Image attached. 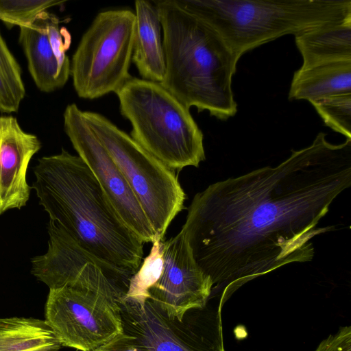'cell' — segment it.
<instances>
[{"instance_id":"18","label":"cell","mask_w":351,"mask_h":351,"mask_svg":"<svg viewBox=\"0 0 351 351\" xmlns=\"http://www.w3.org/2000/svg\"><path fill=\"white\" fill-rule=\"evenodd\" d=\"M62 347L45 319L0 317V351H58Z\"/></svg>"},{"instance_id":"5","label":"cell","mask_w":351,"mask_h":351,"mask_svg":"<svg viewBox=\"0 0 351 351\" xmlns=\"http://www.w3.org/2000/svg\"><path fill=\"white\" fill-rule=\"evenodd\" d=\"M130 136L173 171L205 160L204 135L185 107L160 83L132 77L116 93Z\"/></svg>"},{"instance_id":"8","label":"cell","mask_w":351,"mask_h":351,"mask_svg":"<svg viewBox=\"0 0 351 351\" xmlns=\"http://www.w3.org/2000/svg\"><path fill=\"white\" fill-rule=\"evenodd\" d=\"M123 331L136 336L149 351H225L221 305L190 310L182 321L170 319L147 299L119 302Z\"/></svg>"},{"instance_id":"16","label":"cell","mask_w":351,"mask_h":351,"mask_svg":"<svg viewBox=\"0 0 351 351\" xmlns=\"http://www.w3.org/2000/svg\"><path fill=\"white\" fill-rule=\"evenodd\" d=\"M295 45L305 69L319 64L351 61V19L295 35Z\"/></svg>"},{"instance_id":"14","label":"cell","mask_w":351,"mask_h":351,"mask_svg":"<svg viewBox=\"0 0 351 351\" xmlns=\"http://www.w3.org/2000/svg\"><path fill=\"white\" fill-rule=\"evenodd\" d=\"M40 148L38 138L25 132L15 117L0 116V215L26 205L32 189L28 165Z\"/></svg>"},{"instance_id":"15","label":"cell","mask_w":351,"mask_h":351,"mask_svg":"<svg viewBox=\"0 0 351 351\" xmlns=\"http://www.w3.org/2000/svg\"><path fill=\"white\" fill-rule=\"evenodd\" d=\"M135 36L132 60L142 79L160 83L165 73L162 25L152 1H135Z\"/></svg>"},{"instance_id":"2","label":"cell","mask_w":351,"mask_h":351,"mask_svg":"<svg viewBox=\"0 0 351 351\" xmlns=\"http://www.w3.org/2000/svg\"><path fill=\"white\" fill-rule=\"evenodd\" d=\"M32 187L50 220L83 248L118 267L136 272L143 242L117 214L85 162L64 149L38 159Z\"/></svg>"},{"instance_id":"7","label":"cell","mask_w":351,"mask_h":351,"mask_svg":"<svg viewBox=\"0 0 351 351\" xmlns=\"http://www.w3.org/2000/svg\"><path fill=\"white\" fill-rule=\"evenodd\" d=\"M135 36V14L110 10L97 14L83 34L70 64L78 97L94 99L118 91L132 76L129 69Z\"/></svg>"},{"instance_id":"21","label":"cell","mask_w":351,"mask_h":351,"mask_svg":"<svg viewBox=\"0 0 351 351\" xmlns=\"http://www.w3.org/2000/svg\"><path fill=\"white\" fill-rule=\"evenodd\" d=\"M309 102L328 127L351 139V93Z\"/></svg>"},{"instance_id":"3","label":"cell","mask_w":351,"mask_h":351,"mask_svg":"<svg viewBox=\"0 0 351 351\" xmlns=\"http://www.w3.org/2000/svg\"><path fill=\"white\" fill-rule=\"evenodd\" d=\"M165 57L160 83L185 107L227 120L237 112L232 87L239 58L207 23L176 0H154Z\"/></svg>"},{"instance_id":"17","label":"cell","mask_w":351,"mask_h":351,"mask_svg":"<svg viewBox=\"0 0 351 351\" xmlns=\"http://www.w3.org/2000/svg\"><path fill=\"white\" fill-rule=\"evenodd\" d=\"M348 93H351V61L339 62L295 71L289 99L311 101Z\"/></svg>"},{"instance_id":"19","label":"cell","mask_w":351,"mask_h":351,"mask_svg":"<svg viewBox=\"0 0 351 351\" xmlns=\"http://www.w3.org/2000/svg\"><path fill=\"white\" fill-rule=\"evenodd\" d=\"M25 95L21 66L0 32V112H17Z\"/></svg>"},{"instance_id":"1","label":"cell","mask_w":351,"mask_h":351,"mask_svg":"<svg viewBox=\"0 0 351 351\" xmlns=\"http://www.w3.org/2000/svg\"><path fill=\"white\" fill-rule=\"evenodd\" d=\"M351 186V139L340 144L319 133L275 167L209 185L190 204L184 234L208 276L210 298L221 306L249 281L284 265L311 261V240L333 230L318 226Z\"/></svg>"},{"instance_id":"20","label":"cell","mask_w":351,"mask_h":351,"mask_svg":"<svg viewBox=\"0 0 351 351\" xmlns=\"http://www.w3.org/2000/svg\"><path fill=\"white\" fill-rule=\"evenodd\" d=\"M162 241L156 240L152 243L149 254L132 276L128 291L123 298L141 304L148 299L149 289L158 280L163 270Z\"/></svg>"},{"instance_id":"12","label":"cell","mask_w":351,"mask_h":351,"mask_svg":"<svg viewBox=\"0 0 351 351\" xmlns=\"http://www.w3.org/2000/svg\"><path fill=\"white\" fill-rule=\"evenodd\" d=\"M163 270L149 289L148 299L170 319H183L192 309L206 306L213 284L195 263L188 242L180 231L162 241Z\"/></svg>"},{"instance_id":"4","label":"cell","mask_w":351,"mask_h":351,"mask_svg":"<svg viewBox=\"0 0 351 351\" xmlns=\"http://www.w3.org/2000/svg\"><path fill=\"white\" fill-rule=\"evenodd\" d=\"M213 27L240 58L287 34L351 19V0H176Z\"/></svg>"},{"instance_id":"22","label":"cell","mask_w":351,"mask_h":351,"mask_svg":"<svg viewBox=\"0 0 351 351\" xmlns=\"http://www.w3.org/2000/svg\"><path fill=\"white\" fill-rule=\"evenodd\" d=\"M64 2L58 0H0V20L9 28L14 25H27L40 13Z\"/></svg>"},{"instance_id":"11","label":"cell","mask_w":351,"mask_h":351,"mask_svg":"<svg viewBox=\"0 0 351 351\" xmlns=\"http://www.w3.org/2000/svg\"><path fill=\"white\" fill-rule=\"evenodd\" d=\"M64 129L78 156L85 162L113 208L143 243L156 240L152 227L125 178L85 120L75 104L64 112Z\"/></svg>"},{"instance_id":"6","label":"cell","mask_w":351,"mask_h":351,"mask_svg":"<svg viewBox=\"0 0 351 351\" xmlns=\"http://www.w3.org/2000/svg\"><path fill=\"white\" fill-rule=\"evenodd\" d=\"M83 115L138 199L156 240H163L169 224L184 208L186 194L175 171L102 114L83 111Z\"/></svg>"},{"instance_id":"10","label":"cell","mask_w":351,"mask_h":351,"mask_svg":"<svg viewBox=\"0 0 351 351\" xmlns=\"http://www.w3.org/2000/svg\"><path fill=\"white\" fill-rule=\"evenodd\" d=\"M45 321L62 346L93 351L123 332L119 302L97 292L49 289Z\"/></svg>"},{"instance_id":"9","label":"cell","mask_w":351,"mask_h":351,"mask_svg":"<svg viewBox=\"0 0 351 351\" xmlns=\"http://www.w3.org/2000/svg\"><path fill=\"white\" fill-rule=\"evenodd\" d=\"M47 230V251L32 259V274L49 289H88L120 302L135 272L90 253L56 221L49 220Z\"/></svg>"},{"instance_id":"13","label":"cell","mask_w":351,"mask_h":351,"mask_svg":"<svg viewBox=\"0 0 351 351\" xmlns=\"http://www.w3.org/2000/svg\"><path fill=\"white\" fill-rule=\"evenodd\" d=\"M19 28V43L37 88L44 93L62 88L70 76L71 61L66 54L71 43L68 29L60 27L58 18L47 11Z\"/></svg>"},{"instance_id":"24","label":"cell","mask_w":351,"mask_h":351,"mask_svg":"<svg viewBox=\"0 0 351 351\" xmlns=\"http://www.w3.org/2000/svg\"><path fill=\"white\" fill-rule=\"evenodd\" d=\"M315 351H351V327L339 328L336 334L324 339Z\"/></svg>"},{"instance_id":"23","label":"cell","mask_w":351,"mask_h":351,"mask_svg":"<svg viewBox=\"0 0 351 351\" xmlns=\"http://www.w3.org/2000/svg\"><path fill=\"white\" fill-rule=\"evenodd\" d=\"M93 351H149L136 336L123 331Z\"/></svg>"}]
</instances>
